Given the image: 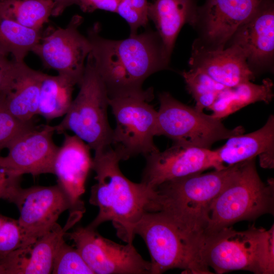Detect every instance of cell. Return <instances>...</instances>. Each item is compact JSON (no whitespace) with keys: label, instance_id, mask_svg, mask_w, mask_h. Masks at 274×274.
<instances>
[{"label":"cell","instance_id":"1","mask_svg":"<svg viewBox=\"0 0 274 274\" xmlns=\"http://www.w3.org/2000/svg\"><path fill=\"white\" fill-rule=\"evenodd\" d=\"M95 24L88 31L95 67L109 98L140 94L152 74L166 68L161 41L156 31L148 29L121 40L102 37Z\"/></svg>","mask_w":274,"mask_h":274},{"label":"cell","instance_id":"2","mask_svg":"<svg viewBox=\"0 0 274 274\" xmlns=\"http://www.w3.org/2000/svg\"><path fill=\"white\" fill-rule=\"evenodd\" d=\"M120 161L111 146L94 154L92 169L96 183L91 187L89 202L99 210L88 226L96 229L111 221L117 236L133 244L135 227L146 212L154 189L127 179L120 169Z\"/></svg>","mask_w":274,"mask_h":274},{"label":"cell","instance_id":"3","mask_svg":"<svg viewBox=\"0 0 274 274\" xmlns=\"http://www.w3.org/2000/svg\"><path fill=\"white\" fill-rule=\"evenodd\" d=\"M236 165L159 184L153 188L146 211L162 213L201 246L208 225L211 204L227 183Z\"/></svg>","mask_w":274,"mask_h":274},{"label":"cell","instance_id":"4","mask_svg":"<svg viewBox=\"0 0 274 274\" xmlns=\"http://www.w3.org/2000/svg\"><path fill=\"white\" fill-rule=\"evenodd\" d=\"M201 256L216 273L242 270L255 274L274 273V225L269 230L250 225L244 231L224 227L206 235Z\"/></svg>","mask_w":274,"mask_h":274},{"label":"cell","instance_id":"5","mask_svg":"<svg viewBox=\"0 0 274 274\" xmlns=\"http://www.w3.org/2000/svg\"><path fill=\"white\" fill-rule=\"evenodd\" d=\"M274 212L273 179H260L255 158L237 163L209 209L206 235L243 220L256 219Z\"/></svg>","mask_w":274,"mask_h":274},{"label":"cell","instance_id":"6","mask_svg":"<svg viewBox=\"0 0 274 274\" xmlns=\"http://www.w3.org/2000/svg\"><path fill=\"white\" fill-rule=\"evenodd\" d=\"M78 85L76 97L62 120L54 126L55 131L60 134L71 131L97 152L111 146L113 129L107 115L109 97L90 53Z\"/></svg>","mask_w":274,"mask_h":274},{"label":"cell","instance_id":"7","mask_svg":"<svg viewBox=\"0 0 274 274\" xmlns=\"http://www.w3.org/2000/svg\"><path fill=\"white\" fill-rule=\"evenodd\" d=\"M134 233L148 247L151 274L174 268L182 269L185 273H213L202 260L200 245L162 213L146 212L136 224Z\"/></svg>","mask_w":274,"mask_h":274},{"label":"cell","instance_id":"8","mask_svg":"<svg viewBox=\"0 0 274 274\" xmlns=\"http://www.w3.org/2000/svg\"><path fill=\"white\" fill-rule=\"evenodd\" d=\"M153 97L150 88L140 94L109 98L116 121L111 147L120 160L159 150L154 142L157 111L149 104Z\"/></svg>","mask_w":274,"mask_h":274},{"label":"cell","instance_id":"9","mask_svg":"<svg viewBox=\"0 0 274 274\" xmlns=\"http://www.w3.org/2000/svg\"><path fill=\"white\" fill-rule=\"evenodd\" d=\"M156 136L164 135L174 143L211 149L216 142L241 134L243 127L226 128L221 119L187 106L166 92L158 94Z\"/></svg>","mask_w":274,"mask_h":274},{"label":"cell","instance_id":"10","mask_svg":"<svg viewBox=\"0 0 274 274\" xmlns=\"http://www.w3.org/2000/svg\"><path fill=\"white\" fill-rule=\"evenodd\" d=\"M94 274H151V264L138 253L133 244L122 245L103 237L88 225L65 235Z\"/></svg>","mask_w":274,"mask_h":274},{"label":"cell","instance_id":"11","mask_svg":"<svg viewBox=\"0 0 274 274\" xmlns=\"http://www.w3.org/2000/svg\"><path fill=\"white\" fill-rule=\"evenodd\" d=\"M7 200L17 207L19 225L24 234L23 247L32 245L57 223L67 210L77 209L59 185L22 188L19 184L12 189Z\"/></svg>","mask_w":274,"mask_h":274},{"label":"cell","instance_id":"12","mask_svg":"<svg viewBox=\"0 0 274 274\" xmlns=\"http://www.w3.org/2000/svg\"><path fill=\"white\" fill-rule=\"evenodd\" d=\"M83 18L74 15L65 28H49L31 51L44 65L78 85L84 72L85 60L91 51L89 40L79 31Z\"/></svg>","mask_w":274,"mask_h":274},{"label":"cell","instance_id":"13","mask_svg":"<svg viewBox=\"0 0 274 274\" xmlns=\"http://www.w3.org/2000/svg\"><path fill=\"white\" fill-rule=\"evenodd\" d=\"M141 182L151 188L171 180L202 173L209 168L225 166L215 150L173 143L163 151L158 150L146 156Z\"/></svg>","mask_w":274,"mask_h":274},{"label":"cell","instance_id":"14","mask_svg":"<svg viewBox=\"0 0 274 274\" xmlns=\"http://www.w3.org/2000/svg\"><path fill=\"white\" fill-rule=\"evenodd\" d=\"M54 126H35L24 131L8 146V155L0 156V165L9 176L19 179L24 174L33 177L54 174L53 165L59 147L53 142Z\"/></svg>","mask_w":274,"mask_h":274},{"label":"cell","instance_id":"15","mask_svg":"<svg viewBox=\"0 0 274 274\" xmlns=\"http://www.w3.org/2000/svg\"><path fill=\"white\" fill-rule=\"evenodd\" d=\"M64 137L55 158L54 175L73 206L77 209H84L80 199L85 192L86 180L92 169L91 149L75 134L71 135L65 132Z\"/></svg>","mask_w":274,"mask_h":274},{"label":"cell","instance_id":"16","mask_svg":"<svg viewBox=\"0 0 274 274\" xmlns=\"http://www.w3.org/2000/svg\"><path fill=\"white\" fill-rule=\"evenodd\" d=\"M264 0H207L201 10L205 32L215 48H224Z\"/></svg>","mask_w":274,"mask_h":274},{"label":"cell","instance_id":"17","mask_svg":"<svg viewBox=\"0 0 274 274\" xmlns=\"http://www.w3.org/2000/svg\"><path fill=\"white\" fill-rule=\"evenodd\" d=\"M191 64L227 88L254 78L244 50L234 43L226 49L201 48L196 50Z\"/></svg>","mask_w":274,"mask_h":274},{"label":"cell","instance_id":"18","mask_svg":"<svg viewBox=\"0 0 274 274\" xmlns=\"http://www.w3.org/2000/svg\"><path fill=\"white\" fill-rule=\"evenodd\" d=\"M215 151L225 166V164L232 165L259 156L262 167L273 168V115H270L260 128L248 134L231 136Z\"/></svg>","mask_w":274,"mask_h":274},{"label":"cell","instance_id":"19","mask_svg":"<svg viewBox=\"0 0 274 274\" xmlns=\"http://www.w3.org/2000/svg\"><path fill=\"white\" fill-rule=\"evenodd\" d=\"M233 36V43L244 50L247 61L260 65L270 60L274 50L273 4L264 1Z\"/></svg>","mask_w":274,"mask_h":274},{"label":"cell","instance_id":"20","mask_svg":"<svg viewBox=\"0 0 274 274\" xmlns=\"http://www.w3.org/2000/svg\"><path fill=\"white\" fill-rule=\"evenodd\" d=\"M149 19L154 23L169 63L177 37L184 24L194 23L196 12L193 0H155L149 3Z\"/></svg>","mask_w":274,"mask_h":274},{"label":"cell","instance_id":"21","mask_svg":"<svg viewBox=\"0 0 274 274\" xmlns=\"http://www.w3.org/2000/svg\"><path fill=\"white\" fill-rule=\"evenodd\" d=\"M66 223L62 227L56 223L32 245L22 248L20 274L52 273L57 249L67 231L81 218L85 210H72Z\"/></svg>","mask_w":274,"mask_h":274},{"label":"cell","instance_id":"22","mask_svg":"<svg viewBox=\"0 0 274 274\" xmlns=\"http://www.w3.org/2000/svg\"><path fill=\"white\" fill-rule=\"evenodd\" d=\"M45 75L30 68L24 61L17 62L12 83L4 98L6 108L17 118L31 121L37 115L40 88Z\"/></svg>","mask_w":274,"mask_h":274},{"label":"cell","instance_id":"23","mask_svg":"<svg viewBox=\"0 0 274 274\" xmlns=\"http://www.w3.org/2000/svg\"><path fill=\"white\" fill-rule=\"evenodd\" d=\"M273 84L269 79L256 84L245 82L220 92L214 103L208 109L214 118L221 119L246 106L258 101L269 104L273 96Z\"/></svg>","mask_w":274,"mask_h":274},{"label":"cell","instance_id":"24","mask_svg":"<svg viewBox=\"0 0 274 274\" xmlns=\"http://www.w3.org/2000/svg\"><path fill=\"white\" fill-rule=\"evenodd\" d=\"M75 85L60 75L45 74L40 88L37 115L48 120L64 116L73 101Z\"/></svg>","mask_w":274,"mask_h":274},{"label":"cell","instance_id":"25","mask_svg":"<svg viewBox=\"0 0 274 274\" xmlns=\"http://www.w3.org/2000/svg\"><path fill=\"white\" fill-rule=\"evenodd\" d=\"M53 6V0H0V16L41 30L52 16Z\"/></svg>","mask_w":274,"mask_h":274},{"label":"cell","instance_id":"26","mask_svg":"<svg viewBox=\"0 0 274 274\" xmlns=\"http://www.w3.org/2000/svg\"><path fill=\"white\" fill-rule=\"evenodd\" d=\"M41 30L24 27L0 16V53L12 55L16 62L24 61L28 53L39 42Z\"/></svg>","mask_w":274,"mask_h":274},{"label":"cell","instance_id":"27","mask_svg":"<svg viewBox=\"0 0 274 274\" xmlns=\"http://www.w3.org/2000/svg\"><path fill=\"white\" fill-rule=\"evenodd\" d=\"M186 88L195 101L194 107L203 111L209 108L227 87L218 83L198 67L182 73Z\"/></svg>","mask_w":274,"mask_h":274},{"label":"cell","instance_id":"28","mask_svg":"<svg viewBox=\"0 0 274 274\" xmlns=\"http://www.w3.org/2000/svg\"><path fill=\"white\" fill-rule=\"evenodd\" d=\"M53 274H94L76 248L66 244L59 245L53 264Z\"/></svg>","mask_w":274,"mask_h":274},{"label":"cell","instance_id":"29","mask_svg":"<svg viewBox=\"0 0 274 274\" xmlns=\"http://www.w3.org/2000/svg\"><path fill=\"white\" fill-rule=\"evenodd\" d=\"M33 126L32 121H23L13 116L6 108L4 98L0 99V151Z\"/></svg>","mask_w":274,"mask_h":274},{"label":"cell","instance_id":"30","mask_svg":"<svg viewBox=\"0 0 274 274\" xmlns=\"http://www.w3.org/2000/svg\"><path fill=\"white\" fill-rule=\"evenodd\" d=\"M148 4L147 0L121 1L116 13L128 24L129 36L137 35L140 27L147 26L149 20Z\"/></svg>","mask_w":274,"mask_h":274},{"label":"cell","instance_id":"31","mask_svg":"<svg viewBox=\"0 0 274 274\" xmlns=\"http://www.w3.org/2000/svg\"><path fill=\"white\" fill-rule=\"evenodd\" d=\"M24 234L18 220L0 215V254L23 247Z\"/></svg>","mask_w":274,"mask_h":274},{"label":"cell","instance_id":"32","mask_svg":"<svg viewBox=\"0 0 274 274\" xmlns=\"http://www.w3.org/2000/svg\"><path fill=\"white\" fill-rule=\"evenodd\" d=\"M17 62L0 53V99L5 98L14 78Z\"/></svg>","mask_w":274,"mask_h":274},{"label":"cell","instance_id":"33","mask_svg":"<svg viewBox=\"0 0 274 274\" xmlns=\"http://www.w3.org/2000/svg\"><path fill=\"white\" fill-rule=\"evenodd\" d=\"M82 11L90 13L96 10H102L116 13L121 0H77Z\"/></svg>","mask_w":274,"mask_h":274},{"label":"cell","instance_id":"34","mask_svg":"<svg viewBox=\"0 0 274 274\" xmlns=\"http://www.w3.org/2000/svg\"><path fill=\"white\" fill-rule=\"evenodd\" d=\"M20 262L19 249L0 254V274H18Z\"/></svg>","mask_w":274,"mask_h":274},{"label":"cell","instance_id":"35","mask_svg":"<svg viewBox=\"0 0 274 274\" xmlns=\"http://www.w3.org/2000/svg\"><path fill=\"white\" fill-rule=\"evenodd\" d=\"M19 179L9 176L5 169L0 165V199L7 200L13 188L19 184Z\"/></svg>","mask_w":274,"mask_h":274},{"label":"cell","instance_id":"36","mask_svg":"<svg viewBox=\"0 0 274 274\" xmlns=\"http://www.w3.org/2000/svg\"><path fill=\"white\" fill-rule=\"evenodd\" d=\"M54 6L52 16H58L61 15L66 8L74 4H76L77 0H53Z\"/></svg>","mask_w":274,"mask_h":274}]
</instances>
